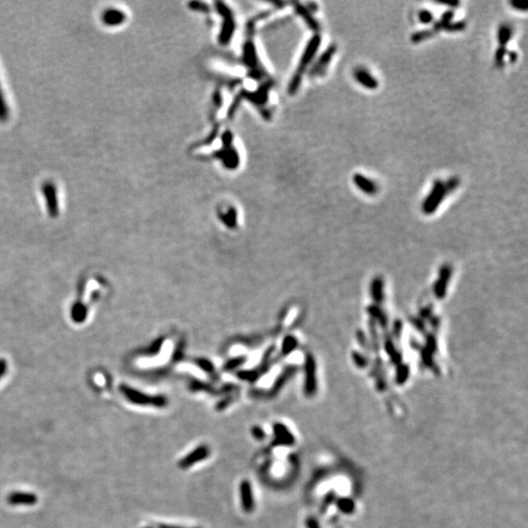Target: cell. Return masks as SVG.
Returning a JSON list of instances; mask_svg holds the SVG:
<instances>
[{"label":"cell","mask_w":528,"mask_h":528,"mask_svg":"<svg viewBox=\"0 0 528 528\" xmlns=\"http://www.w3.org/2000/svg\"><path fill=\"white\" fill-rule=\"evenodd\" d=\"M510 5L519 11H528V5L525 2L521 1H510Z\"/></svg>","instance_id":"19"},{"label":"cell","mask_w":528,"mask_h":528,"mask_svg":"<svg viewBox=\"0 0 528 528\" xmlns=\"http://www.w3.org/2000/svg\"><path fill=\"white\" fill-rule=\"evenodd\" d=\"M159 528H178V527H172V526H165V525H162V526H160V527H159Z\"/></svg>","instance_id":"24"},{"label":"cell","mask_w":528,"mask_h":528,"mask_svg":"<svg viewBox=\"0 0 528 528\" xmlns=\"http://www.w3.org/2000/svg\"><path fill=\"white\" fill-rule=\"evenodd\" d=\"M466 29V23L464 21H457V22H451L449 23L443 31L447 33H460Z\"/></svg>","instance_id":"16"},{"label":"cell","mask_w":528,"mask_h":528,"mask_svg":"<svg viewBox=\"0 0 528 528\" xmlns=\"http://www.w3.org/2000/svg\"></svg>","instance_id":"25"},{"label":"cell","mask_w":528,"mask_h":528,"mask_svg":"<svg viewBox=\"0 0 528 528\" xmlns=\"http://www.w3.org/2000/svg\"><path fill=\"white\" fill-rule=\"evenodd\" d=\"M507 53H508V50H507V47H504V46H499L497 48L495 52V56H494V61H495L496 66H499V67H502L505 65V57L507 56Z\"/></svg>","instance_id":"17"},{"label":"cell","mask_w":528,"mask_h":528,"mask_svg":"<svg viewBox=\"0 0 528 528\" xmlns=\"http://www.w3.org/2000/svg\"><path fill=\"white\" fill-rule=\"evenodd\" d=\"M41 192L45 198L49 214L51 216H57L59 213V201L55 183L52 181H45L41 185Z\"/></svg>","instance_id":"3"},{"label":"cell","mask_w":528,"mask_h":528,"mask_svg":"<svg viewBox=\"0 0 528 528\" xmlns=\"http://www.w3.org/2000/svg\"><path fill=\"white\" fill-rule=\"evenodd\" d=\"M306 526H307V528H319V527H318V524H317L314 520H312V519L307 520V522H306Z\"/></svg>","instance_id":"23"},{"label":"cell","mask_w":528,"mask_h":528,"mask_svg":"<svg viewBox=\"0 0 528 528\" xmlns=\"http://www.w3.org/2000/svg\"><path fill=\"white\" fill-rule=\"evenodd\" d=\"M320 44H321V36L319 34H315L312 36V38L309 40V42L307 43V46L303 52V55L301 57V61H300V64L299 66L297 68V73L295 74L291 84H290V92L291 93H295L298 89L299 85H300V82L302 80V75L305 71V68L306 66H308L311 61L313 60L314 56L316 55L319 47H320Z\"/></svg>","instance_id":"1"},{"label":"cell","mask_w":528,"mask_h":528,"mask_svg":"<svg viewBox=\"0 0 528 528\" xmlns=\"http://www.w3.org/2000/svg\"><path fill=\"white\" fill-rule=\"evenodd\" d=\"M241 501L244 512L252 513L255 509V500L253 495L252 484L249 480H243L240 485Z\"/></svg>","instance_id":"10"},{"label":"cell","mask_w":528,"mask_h":528,"mask_svg":"<svg viewBox=\"0 0 528 528\" xmlns=\"http://www.w3.org/2000/svg\"><path fill=\"white\" fill-rule=\"evenodd\" d=\"M336 45L335 44H331L330 45L326 51L319 57V59L317 60V62L315 63V65L312 66L311 70H310V75L312 76H318V75H324L327 71V68L330 65V61L331 59L333 58L335 52H336Z\"/></svg>","instance_id":"4"},{"label":"cell","mask_w":528,"mask_h":528,"mask_svg":"<svg viewBox=\"0 0 528 528\" xmlns=\"http://www.w3.org/2000/svg\"><path fill=\"white\" fill-rule=\"evenodd\" d=\"M513 28L508 24H503L499 27L498 30V43L499 46L507 47L508 43L513 37Z\"/></svg>","instance_id":"11"},{"label":"cell","mask_w":528,"mask_h":528,"mask_svg":"<svg viewBox=\"0 0 528 528\" xmlns=\"http://www.w3.org/2000/svg\"><path fill=\"white\" fill-rule=\"evenodd\" d=\"M273 430L275 437V445L292 446L293 444H295V436L284 424L276 423L273 427Z\"/></svg>","instance_id":"7"},{"label":"cell","mask_w":528,"mask_h":528,"mask_svg":"<svg viewBox=\"0 0 528 528\" xmlns=\"http://www.w3.org/2000/svg\"><path fill=\"white\" fill-rule=\"evenodd\" d=\"M354 79L364 88L369 90H376L379 87L378 79L366 68L357 67L353 71Z\"/></svg>","instance_id":"6"},{"label":"cell","mask_w":528,"mask_h":528,"mask_svg":"<svg viewBox=\"0 0 528 528\" xmlns=\"http://www.w3.org/2000/svg\"><path fill=\"white\" fill-rule=\"evenodd\" d=\"M352 180L355 186L367 195L373 196V195H376L379 191V187L377 183L361 173H355L352 177Z\"/></svg>","instance_id":"9"},{"label":"cell","mask_w":528,"mask_h":528,"mask_svg":"<svg viewBox=\"0 0 528 528\" xmlns=\"http://www.w3.org/2000/svg\"><path fill=\"white\" fill-rule=\"evenodd\" d=\"M252 433L254 435L255 438H257L258 440H264V437H265V433H264V429L260 427H255L252 429Z\"/></svg>","instance_id":"20"},{"label":"cell","mask_w":528,"mask_h":528,"mask_svg":"<svg viewBox=\"0 0 528 528\" xmlns=\"http://www.w3.org/2000/svg\"><path fill=\"white\" fill-rule=\"evenodd\" d=\"M127 19L125 12L115 8H109L105 10L101 15V20L104 25L108 27H117L122 25Z\"/></svg>","instance_id":"8"},{"label":"cell","mask_w":528,"mask_h":528,"mask_svg":"<svg viewBox=\"0 0 528 528\" xmlns=\"http://www.w3.org/2000/svg\"><path fill=\"white\" fill-rule=\"evenodd\" d=\"M418 19H419V21H420L422 24H424V25H429V24L433 23V21H434V16H433V14H432L429 10L423 9V10H421V11L419 12V14H418Z\"/></svg>","instance_id":"18"},{"label":"cell","mask_w":528,"mask_h":528,"mask_svg":"<svg viewBox=\"0 0 528 528\" xmlns=\"http://www.w3.org/2000/svg\"><path fill=\"white\" fill-rule=\"evenodd\" d=\"M438 4H441V5H445V6H448L450 8H458L460 6V2L459 1H454V2H437Z\"/></svg>","instance_id":"22"},{"label":"cell","mask_w":528,"mask_h":528,"mask_svg":"<svg viewBox=\"0 0 528 528\" xmlns=\"http://www.w3.org/2000/svg\"><path fill=\"white\" fill-rule=\"evenodd\" d=\"M209 456V448L206 445H200L189 453L186 457L180 460L178 465L181 468H188L197 462L206 459Z\"/></svg>","instance_id":"5"},{"label":"cell","mask_w":528,"mask_h":528,"mask_svg":"<svg viewBox=\"0 0 528 528\" xmlns=\"http://www.w3.org/2000/svg\"><path fill=\"white\" fill-rule=\"evenodd\" d=\"M507 57L509 58V61H510L511 63H515V62L518 60L519 55H518V53H517L516 51H508V53H507Z\"/></svg>","instance_id":"21"},{"label":"cell","mask_w":528,"mask_h":528,"mask_svg":"<svg viewBox=\"0 0 528 528\" xmlns=\"http://www.w3.org/2000/svg\"><path fill=\"white\" fill-rule=\"evenodd\" d=\"M436 33H437L432 28L427 29V30L418 31V32H416V33H414L411 35V41L414 44H418V43H421L423 41L428 40L430 37L434 36Z\"/></svg>","instance_id":"14"},{"label":"cell","mask_w":528,"mask_h":528,"mask_svg":"<svg viewBox=\"0 0 528 528\" xmlns=\"http://www.w3.org/2000/svg\"><path fill=\"white\" fill-rule=\"evenodd\" d=\"M297 10H298L299 14L302 16V18L304 19V21L306 22L307 26L312 31H314V32H319L320 31V25H319L318 21L313 18L311 12L307 8H305L303 6H299V7H297Z\"/></svg>","instance_id":"12"},{"label":"cell","mask_w":528,"mask_h":528,"mask_svg":"<svg viewBox=\"0 0 528 528\" xmlns=\"http://www.w3.org/2000/svg\"><path fill=\"white\" fill-rule=\"evenodd\" d=\"M454 15H455V12L450 9V10H447L445 11L442 16L440 17V19L436 22H434L433 26L431 27L436 33H439L440 31H442L449 23L453 22V18H454Z\"/></svg>","instance_id":"13"},{"label":"cell","mask_w":528,"mask_h":528,"mask_svg":"<svg viewBox=\"0 0 528 528\" xmlns=\"http://www.w3.org/2000/svg\"><path fill=\"white\" fill-rule=\"evenodd\" d=\"M448 194H450V192H449L448 188L446 187L445 182H443L442 180H439V179L435 180L433 182V184H432V188H431L429 195L427 196V198H425V200L423 202L422 208H423L424 213H426V214L433 213L437 209V207L439 206L441 201L444 199V198Z\"/></svg>","instance_id":"2"},{"label":"cell","mask_w":528,"mask_h":528,"mask_svg":"<svg viewBox=\"0 0 528 528\" xmlns=\"http://www.w3.org/2000/svg\"><path fill=\"white\" fill-rule=\"evenodd\" d=\"M9 117H10L9 106L7 104V100L5 98L4 92H3L2 88H1V84H0V122L1 123L7 122Z\"/></svg>","instance_id":"15"}]
</instances>
